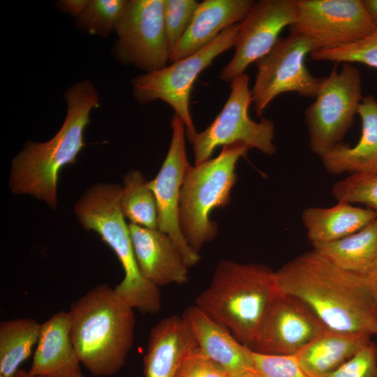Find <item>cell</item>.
Wrapping results in <instances>:
<instances>
[{"label":"cell","instance_id":"cell-31","mask_svg":"<svg viewBox=\"0 0 377 377\" xmlns=\"http://www.w3.org/2000/svg\"><path fill=\"white\" fill-rule=\"evenodd\" d=\"M253 370L258 377H309L294 355H276L253 351Z\"/></svg>","mask_w":377,"mask_h":377},{"label":"cell","instance_id":"cell-36","mask_svg":"<svg viewBox=\"0 0 377 377\" xmlns=\"http://www.w3.org/2000/svg\"><path fill=\"white\" fill-rule=\"evenodd\" d=\"M370 18L377 27V0H362Z\"/></svg>","mask_w":377,"mask_h":377},{"label":"cell","instance_id":"cell-33","mask_svg":"<svg viewBox=\"0 0 377 377\" xmlns=\"http://www.w3.org/2000/svg\"><path fill=\"white\" fill-rule=\"evenodd\" d=\"M174 377H230V376L224 368L203 354L198 348L183 359Z\"/></svg>","mask_w":377,"mask_h":377},{"label":"cell","instance_id":"cell-14","mask_svg":"<svg viewBox=\"0 0 377 377\" xmlns=\"http://www.w3.org/2000/svg\"><path fill=\"white\" fill-rule=\"evenodd\" d=\"M297 13L295 0H261L239 24L235 52L221 70L222 81L231 82L246 68L268 54L279 40L282 29L290 27Z\"/></svg>","mask_w":377,"mask_h":377},{"label":"cell","instance_id":"cell-18","mask_svg":"<svg viewBox=\"0 0 377 377\" xmlns=\"http://www.w3.org/2000/svg\"><path fill=\"white\" fill-rule=\"evenodd\" d=\"M70 316L59 311L41 324L29 372L40 377H84L70 337Z\"/></svg>","mask_w":377,"mask_h":377},{"label":"cell","instance_id":"cell-30","mask_svg":"<svg viewBox=\"0 0 377 377\" xmlns=\"http://www.w3.org/2000/svg\"><path fill=\"white\" fill-rule=\"evenodd\" d=\"M198 5L195 0H164L163 20L170 56L188 29Z\"/></svg>","mask_w":377,"mask_h":377},{"label":"cell","instance_id":"cell-5","mask_svg":"<svg viewBox=\"0 0 377 377\" xmlns=\"http://www.w3.org/2000/svg\"><path fill=\"white\" fill-rule=\"evenodd\" d=\"M121 190L122 186L116 184H96L76 202L75 212L82 226L98 233L121 263L124 277L114 288L115 292L140 313H156L161 308V294L140 271L119 205Z\"/></svg>","mask_w":377,"mask_h":377},{"label":"cell","instance_id":"cell-29","mask_svg":"<svg viewBox=\"0 0 377 377\" xmlns=\"http://www.w3.org/2000/svg\"><path fill=\"white\" fill-rule=\"evenodd\" d=\"M332 193L338 201L363 203L377 212V175L351 174L337 182Z\"/></svg>","mask_w":377,"mask_h":377},{"label":"cell","instance_id":"cell-39","mask_svg":"<svg viewBox=\"0 0 377 377\" xmlns=\"http://www.w3.org/2000/svg\"><path fill=\"white\" fill-rule=\"evenodd\" d=\"M0 377H3V376H0Z\"/></svg>","mask_w":377,"mask_h":377},{"label":"cell","instance_id":"cell-2","mask_svg":"<svg viewBox=\"0 0 377 377\" xmlns=\"http://www.w3.org/2000/svg\"><path fill=\"white\" fill-rule=\"evenodd\" d=\"M67 113L56 135L45 142H29L12 162L9 186L14 194H30L52 209L57 204L61 169L75 163L84 146V131L89 114L99 106L98 94L89 81L70 87L65 95Z\"/></svg>","mask_w":377,"mask_h":377},{"label":"cell","instance_id":"cell-38","mask_svg":"<svg viewBox=\"0 0 377 377\" xmlns=\"http://www.w3.org/2000/svg\"><path fill=\"white\" fill-rule=\"evenodd\" d=\"M237 377H258L253 370H250Z\"/></svg>","mask_w":377,"mask_h":377},{"label":"cell","instance_id":"cell-19","mask_svg":"<svg viewBox=\"0 0 377 377\" xmlns=\"http://www.w3.org/2000/svg\"><path fill=\"white\" fill-rule=\"evenodd\" d=\"M255 3L252 0H205L199 3L169 61L172 63L185 59L206 47L223 30L244 20Z\"/></svg>","mask_w":377,"mask_h":377},{"label":"cell","instance_id":"cell-22","mask_svg":"<svg viewBox=\"0 0 377 377\" xmlns=\"http://www.w3.org/2000/svg\"><path fill=\"white\" fill-rule=\"evenodd\" d=\"M371 337L327 328L294 356L309 377H322L339 369L370 343Z\"/></svg>","mask_w":377,"mask_h":377},{"label":"cell","instance_id":"cell-1","mask_svg":"<svg viewBox=\"0 0 377 377\" xmlns=\"http://www.w3.org/2000/svg\"><path fill=\"white\" fill-rule=\"evenodd\" d=\"M279 290L305 303L328 328L377 334V303L364 275L344 270L315 249L275 272Z\"/></svg>","mask_w":377,"mask_h":377},{"label":"cell","instance_id":"cell-37","mask_svg":"<svg viewBox=\"0 0 377 377\" xmlns=\"http://www.w3.org/2000/svg\"><path fill=\"white\" fill-rule=\"evenodd\" d=\"M13 377H40L31 375L29 371L20 369Z\"/></svg>","mask_w":377,"mask_h":377},{"label":"cell","instance_id":"cell-10","mask_svg":"<svg viewBox=\"0 0 377 377\" xmlns=\"http://www.w3.org/2000/svg\"><path fill=\"white\" fill-rule=\"evenodd\" d=\"M317 50L310 38L290 34L279 38L270 52L256 62L258 72L251 93L257 117H260L269 103L282 93L297 92L304 97H316L321 78L310 73L304 59Z\"/></svg>","mask_w":377,"mask_h":377},{"label":"cell","instance_id":"cell-40","mask_svg":"<svg viewBox=\"0 0 377 377\" xmlns=\"http://www.w3.org/2000/svg\"><path fill=\"white\" fill-rule=\"evenodd\" d=\"M377 335V334H376Z\"/></svg>","mask_w":377,"mask_h":377},{"label":"cell","instance_id":"cell-13","mask_svg":"<svg viewBox=\"0 0 377 377\" xmlns=\"http://www.w3.org/2000/svg\"><path fill=\"white\" fill-rule=\"evenodd\" d=\"M172 137L168 151L156 177L149 182L158 211V230L167 234L181 252L188 267L200 260L186 242L179 221V199L185 175L191 166L185 146V125L174 114L171 119Z\"/></svg>","mask_w":377,"mask_h":377},{"label":"cell","instance_id":"cell-4","mask_svg":"<svg viewBox=\"0 0 377 377\" xmlns=\"http://www.w3.org/2000/svg\"><path fill=\"white\" fill-rule=\"evenodd\" d=\"M279 292L275 272L268 266L222 260L195 305L253 350L264 317Z\"/></svg>","mask_w":377,"mask_h":377},{"label":"cell","instance_id":"cell-15","mask_svg":"<svg viewBox=\"0 0 377 377\" xmlns=\"http://www.w3.org/2000/svg\"><path fill=\"white\" fill-rule=\"evenodd\" d=\"M327 328L305 303L279 291L264 317L253 351L295 355Z\"/></svg>","mask_w":377,"mask_h":377},{"label":"cell","instance_id":"cell-23","mask_svg":"<svg viewBox=\"0 0 377 377\" xmlns=\"http://www.w3.org/2000/svg\"><path fill=\"white\" fill-rule=\"evenodd\" d=\"M376 218L374 209L343 201L328 208H306L302 216L311 244L341 239L360 230Z\"/></svg>","mask_w":377,"mask_h":377},{"label":"cell","instance_id":"cell-32","mask_svg":"<svg viewBox=\"0 0 377 377\" xmlns=\"http://www.w3.org/2000/svg\"><path fill=\"white\" fill-rule=\"evenodd\" d=\"M322 377H377V346L371 342L337 370Z\"/></svg>","mask_w":377,"mask_h":377},{"label":"cell","instance_id":"cell-34","mask_svg":"<svg viewBox=\"0 0 377 377\" xmlns=\"http://www.w3.org/2000/svg\"><path fill=\"white\" fill-rule=\"evenodd\" d=\"M88 0H62L59 1V7L64 12L77 17L87 6Z\"/></svg>","mask_w":377,"mask_h":377},{"label":"cell","instance_id":"cell-16","mask_svg":"<svg viewBox=\"0 0 377 377\" xmlns=\"http://www.w3.org/2000/svg\"><path fill=\"white\" fill-rule=\"evenodd\" d=\"M128 226L140 271L147 280L158 288L188 281V267L167 234L131 223Z\"/></svg>","mask_w":377,"mask_h":377},{"label":"cell","instance_id":"cell-3","mask_svg":"<svg viewBox=\"0 0 377 377\" xmlns=\"http://www.w3.org/2000/svg\"><path fill=\"white\" fill-rule=\"evenodd\" d=\"M133 310L108 284L95 286L71 305L70 337L91 375L111 376L125 364L133 343Z\"/></svg>","mask_w":377,"mask_h":377},{"label":"cell","instance_id":"cell-20","mask_svg":"<svg viewBox=\"0 0 377 377\" xmlns=\"http://www.w3.org/2000/svg\"><path fill=\"white\" fill-rule=\"evenodd\" d=\"M198 348L195 337L182 316L162 319L149 333L143 361L145 377H174L183 359Z\"/></svg>","mask_w":377,"mask_h":377},{"label":"cell","instance_id":"cell-12","mask_svg":"<svg viewBox=\"0 0 377 377\" xmlns=\"http://www.w3.org/2000/svg\"><path fill=\"white\" fill-rule=\"evenodd\" d=\"M164 0L127 1L115 28L116 54L121 61L150 73L167 66L170 52L164 20Z\"/></svg>","mask_w":377,"mask_h":377},{"label":"cell","instance_id":"cell-28","mask_svg":"<svg viewBox=\"0 0 377 377\" xmlns=\"http://www.w3.org/2000/svg\"><path fill=\"white\" fill-rule=\"evenodd\" d=\"M315 61L361 63L377 68V29L355 43L339 47L315 51L310 54Z\"/></svg>","mask_w":377,"mask_h":377},{"label":"cell","instance_id":"cell-7","mask_svg":"<svg viewBox=\"0 0 377 377\" xmlns=\"http://www.w3.org/2000/svg\"><path fill=\"white\" fill-rule=\"evenodd\" d=\"M239 29V24H234L198 52L161 70L137 76L131 82L135 98L142 104L156 100L169 104L183 121L191 142L198 133L189 110L193 84L216 57L235 47Z\"/></svg>","mask_w":377,"mask_h":377},{"label":"cell","instance_id":"cell-26","mask_svg":"<svg viewBox=\"0 0 377 377\" xmlns=\"http://www.w3.org/2000/svg\"><path fill=\"white\" fill-rule=\"evenodd\" d=\"M119 205L124 216L131 223L158 229L156 199L149 182L140 171H129L124 177Z\"/></svg>","mask_w":377,"mask_h":377},{"label":"cell","instance_id":"cell-35","mask_svg":"<svg viewBox=\"0 0 377 377\" xmlns=\"http://www.w3.org/2000/svg\"><path fill=\"white\" fill-rule=\"evenodd\" d=\"M364 277L367 286L377 303V259L364 274Z\"/></svg>","mask_w":377,"mask_h":377},{"label":"cell","instance_id":"cell-24","mask_svg":"<svg viewBox=\"0 0 377 377\" xmlns=\"http://www.w3.org/2000/svg\"><path fill=\"white\" fill-rule=\"evenodd\" d=\"M312 246L337 267L364 275L377 259V218L353 234Z\"/></svg>","mask_w":377,"mask_h":377},{"label":"cell","instance_id":"cell-9","mask_svg":"<svg viewBox=\"0 0 377 377\" xmlns=\"http://www.w3.org/2000/svg\"><path fill=\"white\" fill-rule=\"evenodd\" d=\"M249 80L248 75L244 73L230 82V93L222 110L213 122L205 131L197 133L191 142L195 165L210 159L218 147L235 142L243 143L249 149H256L267 155L275 154L273 121L262 118L256 122L248 114L252 103Z\"/></svg>","mask_w":377,"mask_h":377},{"label":"cell","instance_id":"cell-25","mask_svg":"<svg viewBox=\"0 0 377 377\" xmlns=\"http://www.w3.org/2000/svg\"><path fill=\"white\" fill-rule=\"evenodd\" d=\"M41 324L30 318L0 323V376L13 377L31 353L39 339Z\"/></svg>","mask_w":377,"mask_h":377},{"label":"cell","instance_id":"cell-6","mask_svg":"<svg viewBox=\"0 0 377 377\" xmlns=\"http://www.w3.org/2000/svg\"><path fill=\"white\" fill-rule=\"evenodd\" d=\"M249 149L241 142L226 145L216 157L188 169L180 192L179 221L186 242L195 253L216 237L218 226L210 219L211 212L229 203L237 179L236 164Z\"/></svg>","mask_w":377,"mask_h":377},{"label":"cell","instance_id":"cell-21","mask_svg":"<svg viewBox=\"0 0 377 377\" xmlns=\"http://www.w3.org/2000/svg\"><path fill=\"white\" fill-rule=\"evenodd\" d=\"M357 114L362 133L353 147L339 142L323 158L326 170L334 175L350 172L377 175V101L369 95L363 98Z\"/></svg>","mask_w":377,"mask_h":377},{"label":"cell","instance_id":"cell-17","mask_svg":"<svg viewBox=\"0 0 377 377\" xmlns=\"http://www.w3.org/2000/svg\"><path fill=\"white\" fill-rule=\"evenodd\" d=\"M182 317L190 326L200 351L224 368L230 377L253 370V351L240 343L227 327L197 305L188 306Z\"/></svg>","mask_w":377,"mask_h":377},{"label":"cell","instance_id":"cell-27","mask_svg":"<svg viewBox=\"0 0 377 377\" xmlns=\"http://www.w3.org/2000/svg\"><path fill=\"white\" fill-rule=\"evenodd\" d=\"M127 1L91 0L78 17L80 24L91 34L108 35L115 29Z\"/></svg>","mask_w":377,"mask_h":377},{"label":"cell","instance_id":"cell-8","mask_svg":"<svg viewBox=\"0 0 377 377\" xmlns=\"http://www.w3.org/2000/svg\"><path fill=\"white\" fill-rule=\"evenodd\" d=\"M362 97L360 71L350 63H343L338 73L334 67L321 78L315 101L304 112L311 150L323 158L341 142L352 127Z\"/></svg>","mask_w":377,"mask_h":377},{"label":"cell","instance_id":"cell-11","mask_svg":"<svg viewBox=\"0 0 377 377\" xmlns=\"http://www.w3.org/2000/svg\"><path fill=\"white\" fill-rule=\"evenodd\" d=\"M297 8L290 34L312 40L318 50L360 40L376 29L362 0H295Z\"/></svg>","mask_w":377,"mask_h":377}]
</instances>
